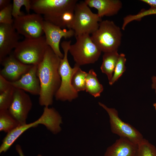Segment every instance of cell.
Listing matches in <instances>:
<instances>
[{"label": "cell", "instance_id": "cell-1", "mask_svg": "<svg viewBox=\"0 0 156 156\" xmlns=\"http://www.w3.org/2000/svg\"><path fill=\"white\" fill-rule=\"evenodd\" d=\"M60 59L48 46L42 60L37 65L40 87L39 102L41 106L52 105L53 97L60 87L61 79L58 68Z\"/></svg>", "mask_w": 156, "mask_h": 156}, {"label": "cell", "instance_id": "cell-2", "mask_svg": "<svg viewBox=\"0 0 156 156\" xmlns=\"http://www.w3.org/2000/svg\"><path fill=\"white\" fill-rule=\"evenodd\" d=\"M62 123L61 115L54 108L44 107L42 114L37 120L20 125L7 133L0 146V153L6 152L21 134L30 128L42 124L53 134H56L61 131L60 125Z\"/></svg>", "mask_w": 156, "mask_h": 156}, {"label": "cell", "instance_id": "cell-3", "mask_svg": "<svg viewBox=\"0 0 156 156\" xmlns=\"http://www.w3.org/2000/svg\"><path fill=\"white\" fill-rule=\"evenodd\" d=\"M71 42V40L64 41L61 44L64 52L63 58L60 59L58 68L61 83L55 96L56 100L63 101H71L78 96V92L74 89L71 82L73 75L80 66L75 64L73 68L71 67L67 57Z\"/></svg>", "mask_w": 156, "mask_h": 156}, {"label": "cell", "instance_id": "cell-4", "mask_svg": "<svg viewBox=\"0 0 156 156\" xmlns=\"http://www.w3.org/2000/svg\"><path fill=\"white\" fill-rule=\"evenodd\" d=\"M44 35L35 38H27L19 42L12 54L22 63L38 65L42 60L48 47Z\"/></svg>", "mask_w": 156, "mask_h": 156}, {"label": "cell", "instance_id": "cell-5", "mask_svg": "<svg viewBox=\"0 0 156 156\" xmlns=\"http://www.w3.org/2000/svg\"><path fill=\"white\" fill-rule=\"evenodd\" d=\"M122 36L120 28L108 20L100 22L99 28L91 36L94 42L104 53L118 51Z\"/></svg>", "mask_w": 156, "mask_h": 156}, {"label": "cell", "instance_id": "cell-6", "mask_svg": "<svg viewBox=\"0 0 156 156\" xmlns=\"http://www.w3.org/2000/svg\"><path fill=\"white\" fill-rule=\"evenodd\" d=\"M75 37L76 42L70 45L69 52L75 64L80 66L97 61L102 51L94 42L90 35L83 34Z\"/></svg>", "mask_w": 156, "mask_h": 156}, {"label": "cell", "instance_id": "cell-7", "mask_svg": "<svg viewBox=\"0 0 156 156\" xmlns=\"http://www.w3.org/2000/svg\"><path fill=\"white\" fill-rule=\"evenodd\" d=\"M74 12V20L72 29L75 32V36L92 34L97 29L102 21L97 14L92 12L85 1L77 3Z\"/></svg>", "mask_w": 156, "mask_h": 156}, {"label": "cell", "instance_id": "cell-8", "mask_svg": "<svg viewBox=\"0 0 156 156\" xmlns=\"http://www.w3.org/2000/svg\"><path fill=\"white\" fill-rule=\"evenodd\" d=\"M98 103L109 115L111 129L113 133L137 144L142 141L144 138L142 134L132 125L121 119L115 109L108 107L100 102Z\"/></svg>", "mask_w": 156, "mask_h": 156}, {"label": "cell", "instance_id": "cell-9", "mask_svg": "<svg viewBox=\"0 0 156 156\" xmlns=\"http://www.w3.org/2000/svg\"><path fill=\"white\" fill-rule=\"evenodd\" d=\"M44 21L41 15L28 14L14 18L13 25L18 33L25 38H35L44 34L43 28Z\"/></svg>", "mask_w": 156, "mask_h": 156}, {"label": "cell", "instance_id": "cell-10", "mask_svg": "<svg viewBox=\"0 0 156 156\" xmlns=\"http://www.w3.org/2000/svg\"><path fill=\"white\" fill-rule=\"evenodd\" d=\"M77 2V0H32L31 9L36 13L43 15L45 19L74 9Z\"/></svg>", "mask_w": 156, "mask_h": 156}, {"label": "cell", "instance_id": "cell-11", "mask_svg": "<svg viewBox=\"0 0 156 156\" xmlns=\"http://www.w3.org/2000/svg\"><path fill=\"white\" fill-rule=\"evenodd\" d=\"M32 105L29 95L25 91L15 88L12 102L8 110L20 125H23L26 124L28 114Z\"/></svg>", "mask_w": 156, "mask_h": 156}, {"label": "cell", "instance_id": "cell-12", "mask_svg": "<svg viewBox=\"0 0 156 156\" xmlns=\"http://www.w3.org/2000/svg\"><path fill=\"white\" fill-rule=\"evenodd\" d=\"M46 42L47 45L55 53L62 58L64 54L61 51L60 44L61 39L69 38L75 36L74 31L72 29L62 28L49 22L44 20L43 26Z\"/></svg>", "mask_w": 156, "mask_h": 156}, {"label": "cell", "instance_id": "cell-13", "mask_svg": "<svg viewBox=\"0 0 156 156\" xmlns=\"http://www.w3.org/2000/svg\"><path fill=\"white\" fill-rule=\"evenodd\" d=\"M0 62L3 66L0 71V75L11 82L19 79L32 65L22 63L16 58L12 53Z\"/></svg>", "mask_w": 156, "mask_h": 156}, {"label": "cell", "instance_id": "cell-14", "mask_svg": "<svg viewBox=\"0 0 156 156\" xmlns=\"http://www.w3.org/2000/svg\"><path fill=\"white\" fill-rule=\"evenodd\" d=\"M20 39V34L13 24H0V62L11 54Z\"/></svg>", "mask_w": 156, "mask_h": 156}, {"label": "cell", "instance_id": "cell-15", "mask_svg": "<svg viewBox=\"0 0 156 156\" xmlns=\"http://www.w3.org/2000/svg\"><path fill=\"white\" fill-rule=\"evenodd\" d=\"M37 65H32L29 70L19 79L11 82L15 88L27 91L34 95H39L40 87L37 74Z\"/></svg>", "mask_w": 156, "mask_h": 156}, {"label": "cell", "instance_id": "cell-16", "mask_svg": "<svg viewBox=\"0 0 156 156\" xmlns=\"http://www.w3.org/2000/svg\"><path fill=\"white\" fill-rule=\"evenodd\" d=\"M138 148V144L120 137L107 148L104 156H135Z\"/></svg>", "mask_w": 156, "mask_h": 156}, {"label": "cell", "instance_id": "cell-17", "mask_svg": "<svg viewBox=\"0 0 156 156\" xmlns=\"http://www.w3.org/2000/svg\"><path fill=\"white\" fill-rule=\"evenodd\" d=\"M85 1L89 7L96 9L97 14L101 18L116 14L122 7V3L119 0H86Z\"/></svg>", "mask_w": 156, "mask_h": 156}, {"label": "cell", "instance_id": "cell-18", "mask_svg": "<svg viewBox=\"0 0 156 156\" xmlns=\"http://www.w3.org/2000/svg\"><path fill=\"white\" fill-rule=\"evenodd\" d=\"M118 51L104 53L101 66L102 72L106 74L109 81L111 79L117 64L119 54Z\"/></svg>", "mask_w": 156, "mask_h": 156}, {"label": "cell", "instance_id": "cell-19", "mask_svg": "<svg viewBox=\"0 0 156 156\" xmlns=\"http://www.w3.org/2000/svg\"><path fill=\"white\" fill-rule=\"evenodd\" d=\"M74 9L67 10L55 17L44 20L62 28L72 29L74 20Z\"/></svg>", "mask_w": 156, "mask_h": 156}, {"label": "cell", "instance_id": "cell-20", "mask_svg": "<svg viewBox=\"0 0 156 156\" xmlns=\"http://www.w3.org/2000/svg\"><path fill=\"white\" fill-rule=\"evenodd\" d=\"M103 87L99 81L97 75L93 69H90L87 73L86 80V92L95 97L100 96Z\"/></svg>", "mask_w": 156, "mask_h": 156}, {"label": "cell", "instance_id": "cell-21", "mask_svg": "<svg viewBox=\"0 0 156 156\" xmlns=\"http://www.w3.org/2000/svg\"><path fill=\"white\" fill-rule=\"evenodd\" d=\"M21 125L8 110H0V131L8 133Z\"/></svg>", "mask_w": 156, "mask_h": 156}, {"label": "cell", "instance_id": "cell-22", "mask_svg": "<svg viewBox=\"0 0 156 156\" xmlns=\"http://www.w3.org/2000/svg\"><path fill=\"white\" fill-rule=\"evenodd\" d=\"M87 73L79 67L73 75L71 80V85L74 89L77 92L85 90Z\"/></svg>", "mask_w": 156, "mask_h": 156}, {"label": "cell", "instance_id": "cell-23", "mask_svg": "<svg viewBox=\"0 0 156 156\" xmlns=\"http://www.w3.org/2000/svg\"><path fill=\"white\" fill-rule=\"evenodd\" d=\"M135 156H156V148L148 140L144 138L138 144Z\"/></svg>", "mask_w": 156, "mask_h": 156}, {"label": "cell", "instance_id": "cell-24", "mask_svg": "<svg viewBox=\"0 0 156 156\" xmlns=\"http://www.w3.org/2000/svg\"><path fill=\"white\" fill-rule=\"evenodd\" d=\"M31 0H13L12 3V15L14 18L25 14L21 11V9L23 6L25 7L26 12L29 14L31 9Z\"/></svg>", "mask_w": 156, "mask_h": 156}, {"label": "cell", "instance_id": "cell-25", "mask_svg": "<svg viewBox=\"0 0 156 156\" xmlns=\"http://www.w3.org/2000/svg\"><path fill=\"white\" fill-rule=\"evenodd\" d=\"M126 61L125 54L123 53L120 54L112 77L111 80L109 81L110 85H113L116 81L125 70L126 67L125 64Z\"/></svg>", "mask_w": 156, "mask_h": 156}, {"label": "cell", "instance_id": "cell-26", "mask_svg": "<svg viewBox=\"0 0 156 156\" xmlns=\"http://www.w3.org/2000/svg\"><path fill=\"white\" fill-rule=\"evenodd\" d=\"M15 88L12 86L5 91L0 93V110L8 109L13 100Z\"/></svg>", "mask_w": 156, "mask_h": 156}, {"label": "cell", "instance_id": "cell-27", "mask_svg": "<svg viewBox=\"0 0 156 156\" xmlns=\"http://www.w3.org/2000/svg\"><path fill=\"white\" fill-rule=\"evenodd\" d=\"M154 14H156V9L150 8L148 10H143L136 14L127 16L124 18V22L126 24H128L133 21H139L145 16Z\"/></svg>", "mask_w": 156, "mask_h": 156}, {"label": "cell", "instance_id": "cell-28", "mask_svg": "<svg viewBox=\"0 0 156 156\" xmlns=\"http://www.w3.org/2000/svg\"><path fill=\"white\" fill-rule=\"evenodd\" d=\"M12 3L0 10V24H13Z\"/></svg>", "mask_w": 156, "mask_h": 156}, {"label": "cell", "instance_id": "cell-29", "mask_svg": "<svg viewBox=\"0 0 156 156\" xmlns=\"http://www.w3.org/2000/svg\"><path fill=\"white\" fill-rule=\"evenodd\" d=\"M11 86L10 81L0 75V93L5 91Z\"/></svg>", "mask_w": 156, "mask_h": 156}, {"label": "cell", "instance_id": "cell-30", "mask_svg": "<svg viewBox=\"0 0 156 156\" xmlns=\"http://www.w3.org/2000/svg\"><path fill=\"white\" fill-rule=\"evenodd\" d=\"M141 1L149 5L151 8L156 9V0H141Z\"/></svg>", "mask_w": 156, "mask_h": 156}, {"label": "cell", "instance_id": "cell-31", "mask_svg": "<svg viewBox=\"0 0 156 156\" xmlns=\"http://www.w3.org/2000/svg\"><path fill=\"white\" fill-rule=\"evenodd\" d=\"M11 2L10 0H0V10L5 8L11 3Z\"/></svg>", "mask_w": 156, "mask_h": 156}, {"label": "cell", "instance_id": "cell-32", "mask_svg": "<svg viewBox=\"0 0 156 156\" xmlns=\"http://www.w3.org/2000/svg\"><path fill=\"white\" fill-rule=\"evenodd\" d=\"M15 148L16 151L18 154L19 156H25L20 145L18 144H16L15 146ZM38 156H42L41 155H39Z\"/></svg>", "mask_w": 156, "mask_h": 156}, {"label": "cell", "instance_id": "cell-33", "mask_svg": "<svg viewBox=\"0 0 156 156\" xmlns=\"http://www.w3.org/2000/svg\"><path fill=\"white\" fill-rule=\"evenodd\" d=\"M152 83L151 85L152 88L155 90L156 94V76H153L151 78Z\"/></svg>", "mask_w": 156, "mask_h": 156}, {"label": "cell", "instance_id": "cell-34", "mask_svg": "<svg viewBox=\"0 0 156 156\" xmlns=\"http://www.w3.org/2000/svg\"><path fill=\"white\" fill-rule=\"evenodd\" d=\"M153 106L155 107V108L156 111V103H155L153 104Z\"/></svg>", "mask_w": 156, "mask_h": 156}]
</instances>
